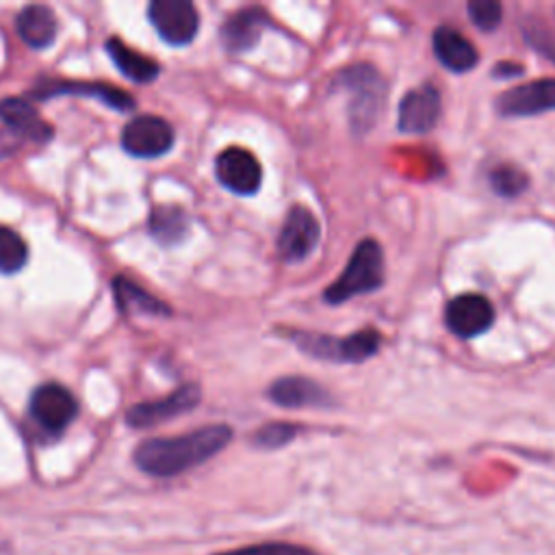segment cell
Listing matches in <instances>:
<instances>
[{"label":"cell","mask_w":555,"mask_h":555,"mask_svg":"<svg viewBox=\"0 0 555 555\" xmlns=\"http://www.w3.org/2000/svg\"><path fill=\"white\" fill-rule=\"evenodd\" d=\"M232 440L228 425H206L173 438H150L134 449V464L154 477L180 475L212 455Z\"/></svg>","instance_id":"cell-1"},{"label":"cell","mask_w":555,"mask_h":555,"mask_svg":"<svg viewBox=\"0 0 555 555\" xmlns=\"http://www.w3.org/2000/svg\"><path fill=\"white\" fill-rule=\"evenodd\" d=\"M384 284V254L377 241L364 238L353 249L343 273L325 288L327 304H345L351 297L373 293Z\"/></svg>","instance_id":"cell-2"},{"label":"cell","mask_w":555,"mask_h":555,"mask_svg":"<svg viewBox=\"0 0 555 555\" xmlns=\"http://www.w3.org/2000/svg\"><path fill=\"white\" fill-rule=\"evenodd\" d=\"M336 82L349 91V121L356 134H364L375 124L384 98L386 85L379 72L366 63L351 65L336 76Z\"/></svg>","instance_id":"cell-3"},{"label":"cell","mask_w":555,"mask_h":555,"mask_svg":"<svg viewBox=\"0 0 555 555\" xmlns=\"http://www.w3.org/2000/svg\"><path fill=\"white\" fill-rule=\"evenodd\" d=\"M379 340L382 338L375 330H362L345 338L308 334V332H301L295 336V343L304 353L319 360H330V362H362L373 353H377Z\"/></svg>","instance_id":"cell-4"},{"label":"cell","mask_w":555,"mask_h":555,"mask_svg":"<svg viewBox=\"0 0 555 555\" xmlns=\"http://www.w3.org/2000/svg\"><path fill=\"white\" fill-rule=\"evenodd\" d=\"M147 15L160 39L171 46H186L199 28L197 9L189 0H154Z\"/></svg>","instance_id":"cell-5"},{"label":"cell","mask_w":555,"mask_h":555,"mask_svg":"<svg viewBox=\"0 0 555 555\" xmlns=\"http://www.w3.org/2000/svg\"><path fill=\"white\" fill-rule=\"evenodd\" d=\"M319 221L306 206H293L278 236V254L284 262H301L319 243Z\"/></svg>","instance_id":"cell-6"},{"label":"cell","mask_w":555,"mask_h":555,"mask_svg":"<svg viewBox=\"0 0 555 555\" xmlns=\"http://www.w3.org/2000/svg\"><path fill=\"white\" fill-rule=\"evenodd\" d=\"M173 145L171 126L156 115H141L128 121L121 130V147L139 158H156Z\"/></svg>","instance_id":"cell-7"},{"label":"cell","mask_w":555,"mask_h":555,"mask_svg":"<svg viewBox=\"0 0 555 555\" xmlns=\"http://www.w3.org/2000/svg\"><path fill=\"white\" fill-rule=\"evenodd\" d=\"M78 403L74 395L61 384H41L30 395V416L46 431H63L74 421Z\"/></svg>","instance_id":"cell-8"},{"label":"cell","mask_w":555,"mask_h":555,"mask_svg":"<svg viewBox=\"0 0 555 555\" xmlns=\"http://www.w3.org/2000/svg\"><path fill=\"white\" fill-rule=\"evenodd\" d=\"M496 111L505 117H529L555 111V78H538L503 91Z\"/></svg>","instance_id":"cell-9"},{"label":"cell","mask_w":555,"mask_h":555,"mask_svg":"<svg viewBox=\"0 0 555 555\" xmlns=\"http://www.w3.org/2000/svg\"><path fill=\"white\" fill-rule=\"evenodd\" d=\"M217 180L236 195H254L262 182L258 158L243 147H228L215 160Z\"/></svg>","instance_id":"cell-10"},{"label":"cell","mask_w":555,"mask_h":555,"mask_svg":"<svg viewBox=\"0 0 555 555\" xmlns=\"http://www.w3.org/2000/svg\"><path fill=\"white\" fill-rule=\"evenodd\" d=\"M494 321V308L488 297L479 293H464L453 297L444 310L447 327L460 338L483 334Z\"/></svg>","instance_id":"cell-11"},{"label":"cell","mask_w":555,"mask_h":555,"mask_svg":"<svg viewBox=\"0 0 555 555\" xmlns=\"http://www.w3.org/2000/svg\"><path fill=\"white\" fill-rule=\"evenodd\" d=\"M199 397H202V392H199L197 384H184L178 390H173L171 395H167L165 399L132 405L126 414V421L132 427H152V425L169 421L182 412L193 410L199 403Z\"/></svg>","instance_id":"cell-12"},{"label":"cell","mask_w":555,"mask_h":555,"mask_svg":"<svg viewBox=\"0 0 555 555\" xmlns=\"http://www.w3.org/2000/svg\"><path fill=\"white\" fill-rule=\"evenodd\" d=\"M440 117V95L434 87L423 85L408 91L399 102V130L408 134L429 132Z\"/></svg>","instance_id":"cell-13"},{"label":"cell","mask_w":555,"mask_h":555,"mask_svg":"<svg viewBox=\"0 0 555 555\" xmlns=\"http://www.w3.org/2000/svg\"><path fill=\"white\" fill-rule=\"evenodd\" d=\"M0 119L7 124V134L20 141H46L52 128L41 119L37 108L22 98L0 100Z\"/></svg>","instance_id":"cell-14"},{"label":"cell","mask_w":555,"mask_h":555,"mask_svg":"<svg viewBox=\"0 0 555 555\" xmlns=\"http://www.w3.org/2000/svg\"><path fill=\"white\" fill-rule=\"evenodd\" d=\"M37 98H52V95H87V98H98L106 106L115 111H130L134 106V100L130 93L115 89L113 85H102V82H76V80H46L33 89Z\"/></svg>","instance_id":"cell-15"},{"label":"cell","mask_w":555,"mask_h":555,"mask_svg":"<svg viewBox=\"0 0 555 555\" xmlns=\"http://www.w3.org/2000/svg\"><path fill=\"white\" fill-rule=\"evenodd\" d=\"M269 26V15L260 7H245L228 17L221 26V41L232 54L247 52L254 48Z\"/></svg>","instance_id":"cell-16"},{"label":"cell","mask_w":555,"mask_h":555,"mask_svg":"<svg viewBox=\"0 0 555 555\" xmlns=\"http://www.w3.org/2000/svg\"><path fill=\"white\" fill-rule=\"evenodd\" d=\"M267 395L280 408H323L332 403V397L323 386L297 375L273 382Z\"/></svg>","instance_id":"cell-17"},{"label":"cell","mask_w":555,"mask_h":555,"mask_svg":"<svg viewBox=\"0 0 555 555\" xmlns=\"http://www.w3.org/2000/svg\"><path fill=\"white\" fill-rule=\"evenodd\" d=\"M431 48L436 59L449 69V72H468L477 65L479 56L475 46L455 28L451 26H438L431 37Z\"/></svg>","instance_id":"cell-18"},{"label":"cell","mask_w":555,"mask_h":555,"mask_svg":"<svg viewBox=\"0 0 555 555\" xmlns=\"http://www.w3.org/2000/svg\"><path fill=\"white\" fill-rule=\"evenodd\" d=\"M15 30L26 46L46 48L56 37V17L48 7L30 4L17 13Z\"/></svg>","instance_id":"cell-19"},{"label":"cell","mask_w":555,"mask_h":555,"mask_svg":"<svg viewBox=\"0 0 555 555\" xmlns=\"http://www.w3.org/2000/svg\"><path fill=\"white\" fill-rule=\"evenodd\" d=\"M106 52L113 59V63L117 65V69L134 82H150L158 76V63H154L150 56L132 50L117 37H111L106 41Z\"/></svg>","instance_id":"cell-20"},{"label":"cell","mask_w":555,"mask_h":555,"mask_svg":"<svg viewBox=\"0 0 555 555\" xmlns=\"http://www.w3.org/2000/svg\"><path fill=\"white\" fill-rule=\"evenodd\" d=\"M115 299L121 308V312H137V314H169V308L154 299L150 293H145L139 284L130 282L128 278H115L113 282Z\"/></svg>","instance_id":"cell-21"},{"label":"cell","mask_w":555,"mask_h":555,"mask_svg":"<svg viewBox=\"0 0 555 555\" xmlns=\"http://www.w3.org/2000/svg\"><path fill=\"white\" fill-rule=\"evenodd\" d=\"M150 230H152V236L158 238L163 245H173L184 238L189 230V221L184 210H180L178 206H158L152 210Z\"/></svg>","instance_id":"cell-22"},{"label":"cell","mask_w":555,"mask_h":555,"mask_svg":"<svg viewBox=\"0 0 555 555\" xmlns=\"http://www.w3.org/2000/svg\"><path fill=\"white\" fill-rule=\"evenodd\" d=\"M28 247L11 228L0 225V273H15L26 264Z\"/></svg>","instance_id":"cell-23"},{"label":"cell","mask_w":555,"mask_h":555,"mask_svg":"<svg viewBox=\"0 0 555 555\" xmlns=\"http://www.w3.org/2000/svg\"><path fill=\"white\" fill-rule=\"evenodd\" d=\"M490 186L496 195H503V197H516L520 195L527 186H529V178L522 169H518L516 165H509V163H503V165H496L490 176Z\"/></svg>","instance_id":"cell-24"},{"label":"cell","mask_w":555,"mask_h":555,"mask_svg":"<svg viewBox=\"0 0 555 555\" xmlns=\"http://www.w3.org/2000/svg\"><path fill=\"white\" fill-rule=\"evenodd\" d=\"M215 555H319L308 546L291 544V542H262V544H247L241 548L215 553Z\"/></svg>","instance_id":"cell-25"},{"label":"cell","mask_w":555,"mask_h":555,"mask_svg":"<svg viewBox=\"0 0 555 555\" xmlns=\"http://www.w3.org/2000/svg\"><path fill=\"white\" fill-rule=\"evenodd\" d=\"M501 15H503V7L494 0H470L468 2V17L483 33L494 30L501 24Z\"/></svg>","instance_id":"cell-26"},{"label":"cell","mask_w":555,"mask_h":555,"mask_svg":"<svg viewBox=\"0 0 555 555\" xmlns=\"http://www.w3.org/2000/svg\"><path fill=\"white\" fill-rule=\"evenodd\" d=\"M295 434H297V427L293 423H267L256 431L254 444L262 449H278L291 442Z\"/></svg>","instance_id":"cell-27"},{"label":"cell","mask_w":555,"mask_h":555,"mask_svg":"<svg viewBox=\"0 0 555 555\" xmlns=\"http://www.w3.org/2000/svg\"><path fill=\"white\" fill-rule=\"evenodd\" d=\"M494 69H505V72L499 74V76H512V74H520V72H522L520 65H509V63H501V65H496Z\"/></svg>","instance_id":"cell-28"}]
</instances>
